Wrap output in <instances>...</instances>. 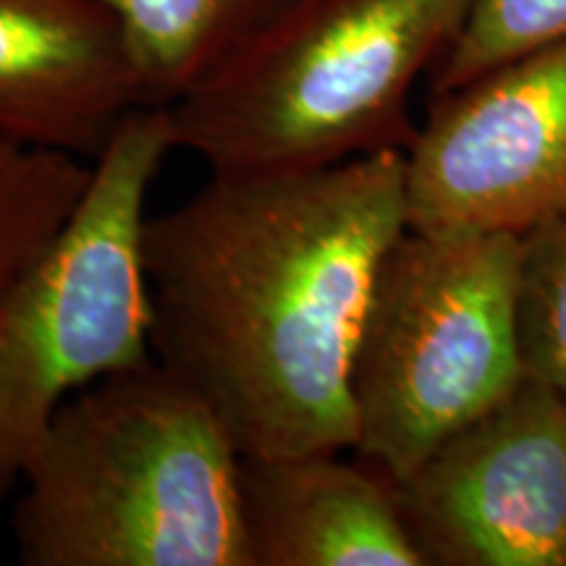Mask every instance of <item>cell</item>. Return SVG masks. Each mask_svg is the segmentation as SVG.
<instances>
[{
    "instance_id": "obj_1",
    "label": "cell",
    "mask_w": 566,
    "mask_h": 566,
    "mask_svg": "<svg viewBox=\"0 0 566 566\" xmlns=\"http://www.w3.org/2000/svg\"><path fill=\"white\" fill-rule=\"evenodd\" d=\"M409 229L407 153L218 176L142 231L150 342L242 457L352 451L375 281Z\"/></svg>"
},
{
    "instance_id": "obj_2",
    "label": "cell",
    "mask_w": 566,
    "mask_h": 566,
    "mask_svg": "<svg viewBox=\"0 0 566 566\" xmlns=\"http://www.w3.org/2000/svg\"><path fill=\"white\" fill-rule=\"evenodd\" d=\"M242 454L208 401L147 359L59 409L11 512L27 566H252Z\"/></svg>"
},
{
    "instance_id": "obj_3",
    "label": "cell",
    "mask_w": 566,
    "mask_h": 566,
    "mask_svg": "<svg viewBox=\"0 0 566 566\" xmlns=\"http://www.w3.org/2000/svg\"><path fill=\"white\" fill-rule=\"evenodd\" d=\"M472 0H296L168 105L176 150L210 174L313 171L405 150L412 84L436 69Z\"/></svg>"
},
{
    "instance_id": "obj_4",
    "label": "cell",
    "mask_w": 566,
    "mask_h": 566,
    "mask_svg": "<svg viewBox=\"0 0 566 566\" xmlns=\"http://www.w3.org/2000/svg\"><path fill=\"white\" fill-rule=\"evenodd\" d=\"M171 150L166 108L129 113L69 221L0 294V495L71 396L155 357L142 231Z\"/></svg>"
},
{
    "instance_id": "obj_5",
    "label": "cell",
    "mask_w": 566,
    "mask_h": 566,
    "mask_svg": "<svg viewBox=\"0 0 566 566\" xmlns=\"http://www.w3.org/2000/svg\"><path fill=\"white\" fill-rule=\"evenodd\" d=\"M516 268V233H401L354 357V454L399 483L522 384Z\"/></svg>"
},
{
    "instance_id": "obj_6",
    "label": "cell",
    "mask_w": 566,
    "mask_h": 566,
    "mask_svg": "<svg viewBox=\"0 0 566 566\" xmlns=\"http://www.w3.org/2000/svg\"><path fill=\"white\" fill-rule=\"evenodd\" d=\"M433 97L407 147L409 229L522 237L566 212V40Z\"/></svg>"
},
{
    "instance_id": "obj_7",
    "label": "cell",
    "mask_w": 566,
    "mask_h": 566,
    "mask_svg": "<svg viewBox=\"0 0 566 566\" xmlns=\"http://www.w3.org/2000/svg\"><path fill=\"white\" fill-rule=\"evenodd\" d=\"M396 485L428 566H566V394L525 375Z\"/></svg>"
},
{
    "instance_id": "obj_8",
    "label": "cell",
    "mask_w": 566,
    "mask_h": 566,
    "mask_svg": "<svg viewBox=\"0 0 566 566\" xmlns=\"http://www.w3.org/2000/svg\"><path fill=\"white\" fill-rule=\"evenodd\" d=\"M139 108L137 66L101 0H0V139L95 163Z\"/></svg>"
},
{
    "instance_id": "obj_9",
    "label": "cell",
    "mask_w": 566,
    "mask_h": 566,
    "mask_svg": "<svg viewBox=\"0 0 566 566\" xmlns=\"http://www.w3.org/2000/svg\"><path fill=\"white\" fill-rule=\"evenodd\" d=\"M344 451L242 457L239 491L252 566H428L399 485Z\"/></svg>"
},
{
    "instance_id": "obj_10",
    "label": "cell",
    "mask_w": 566,
    "mask_h": 566,
    "mask_svg": "<svg viewBox=\"0 0 566 566\" xmlns=\"http://www.w3.org/2000/svg\"><path fill=\"white\" fill-rule=\"evenodd\" d=\"M122 24L147 108H168L296 0H101Z\"/></svg>"
},
{
    "instance_id": "obj_11",
    "label": "cell",
    "mask_w": 566,
    "mask_h": 566,
    "mask_svg": "<svg viewBox=\"0 0 566 566\" xmlns=\"http://www.w3.org/2000/svg\"><path fill=\"white\" fill-rule=\"evenodd\" d=\"M92 163L0 139V294L80 205Z\"/></svg>"
},
{
    "instance_id": "obj_12",
    "label": "cell",
    "mask_w": 566,
    "mask_h": 566,
    "mask_svg": "<svg viewBox=\"0 0 566 566\" xmlns=\"http://www.w3.org/2000/svg\"><path fill=\"white\" fill-rule=\"evenodd\" d=\"M516 331L525 375L566 394V212L520 237Z\"/></svg>"
},
{
    "instance_id": "obj_13",
    "label": "cell",
    "mask_w": 566,
    "mask_h": 566,
    "mask_svg": "<svg viewBox=\"0 0 566 566\" xmlns=\"http://www.w3.org/2000/svg\"><path fill=\"white\" fill-rule=\"evenodd\" d=\"M558 40H566V0H472L464 27L436 63L433 95Z\"/></svg>"
}]
</instances>
